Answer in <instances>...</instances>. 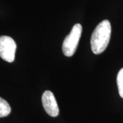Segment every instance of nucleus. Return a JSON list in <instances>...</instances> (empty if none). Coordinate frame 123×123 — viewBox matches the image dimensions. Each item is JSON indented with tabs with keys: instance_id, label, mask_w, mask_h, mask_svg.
<instances>
[{
	"instance_id": "1",
	"label": "nucleus",
	"mask_w": 123,
	"mask_h": 123,
	"mask_svg": "<svg viewBox=\"0 0 123 123\" xmlns=\"http://www.w3.org/2000/svg\"><path fill=\"white\" fill-rule=\"evenodd\" d=\"M111 27L108 20L101 21L92 33L90 40L91 49L96 55L103 53L107 47L111 37Z\"/></svg>"
},
{
	"instance_id": "2",
	"label": "nucleus",
	"mask_w": 123,
	"mask_h": 123,
	"mask_svg": "<svg viewBox=\"0 0 123 123\" xmlns=\"http://www.w3.org/2000/svg\"><path fill=\"white\" fill-rule=\"evenodd\" d=\"M82 33V26L77 23L73 27L70 34L66 36L62 44V51L67 57L73 56L78 47L79 41Z\"/></svg>"
},
{
	"instance_id": "3",
	"label": "nucleus",
	"mask_w": 123,
	"mask_h": 123,
	"mask_svg": "<svg viewBox=\"0 0 123 123\" xmlns=\"http://www.w3.org/2000/svg\"><path fill=\"white\" fill-rule=\"evenodd\" d=\"M17 44L11 37L0 36V57L8 62H12L15 58Z\"/></svg>"
},
{
	"instance_id": "4",
	"label": "nucleus",
	"mask_w": 123,
	"mask_h": 123,
	"mask_svg": "<svg viewBox=\"0 0 123 123\" xmlns=\"http://www.w3.org/2000/svg\"><path fill=\"white\" fill-rule=\"evenodd\" d=\"M42 103L47 114L52 117H56L59 114V107L55 97L49 90H47L43 94Z\"/></svg>"
},
{
	"instance_id": "5",
	"label": "nucleus",
	"mask_w": 123,
	"mask_h": 123,
	"mask_svg": "<svg viewBox=\"0 0 123 123\" xmlns=\"http://www.w3.org/2000/svg\"><path fill=\"white\" fill-rule=\"evenodd\" d=\"M11 112V107L7 101L0 97V118L8 116Z\"/></svg>"
},
{
	"instance_id": "6",
	"label": "nucleus",
	"mask_w": 123,
	"mask_h": 123,
	"mask_svg": "<svg viewBox=\"0 0 123 123\" xmlns=\"http://www.w3.org/2000/svg\"><path fill=\"white\" fill-rule=\"evenodd\" d=\"M116 80L119 94L123 98V68H121L118 72Z\"/></svg>"
}]
</instances>
